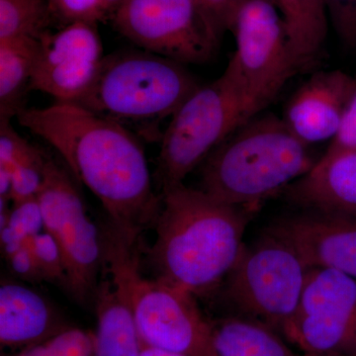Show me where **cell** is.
<instances>
[{"label": "cell", "instance_id": "cell-20", "mask_svg": "<svg viewBox=\"0 0 356 356\" xmlns=\"http://www.w3.org/2000/svg\"><path fill=\"white\" fill-rule=\"evenodd\" d=\"M39 51V40H0V117L17 116L31 79Z\"/></svg>", "mask_w": 356, "mask_h": 356}, {"label": "cell", "instance_id": "cell-18", "mask_svg": "<svg viewBox=\"0 0 356 356\" xmlns=\"http://www.w3.org/2000/svg\"><path fill=\"white\" fill-rule=\"evenodd\" d=\"M211 324L215 356H298L275 330L252 318L238 315Z\"/></svg>", "mask_w": 356, "mask_h": 356}, {"label": "cell", "instance_id": "cell-16", "mask_svg": "<svg viewBox=\"0 0 356 356\" xmlns=\"http://www.w3.org/2000/svg\"><path fill=\"white\" fill-rule=\"evenodd\" d=\"M58 312L32 288L2 281L0 286V344L23 350L67 329Z\"/></svg>", "mask_w": 356, "mask_h": 356}, {"label": "cell", "instance_id": "cell-27", "mask_svg": "<svg viewBox=\"0 0 356 356\" xmlns=\"http://www.w3.org/2000/svg\"><path fill=\"white\" fill-rule=\"evenodd\" d=\"M327 16L337 36L350 50H356V0H325Z\"/></svg>", "mask_w": 356, "mask_h": 356}, {"label": "cell", "instance_id": "cell-6", "mask_svg": "<svg viewBox=\"0 0 356 356\" xmlns=\"http://www.w3.org/2000/svg\"><path fill=\"white\" fill-rule=\"evenodd\" d=\"M248 120L242 91L226 70L194 91L172 115L161 139L156 175L161 191L184 184L192 170Z\"/></svg>", "mask_w": 356, "mask_h": 356}, {"label": "cell", "instance_id": "cell-13", "mask_svg": "<svg viewBox=\"0 0 356 356\" xmlns=\"http://www.w3.org/2000/svg\"><path fill=\"white\" fill-rule=\"evenodd\" d=\"M264 233L290 245L309 268L356 280V218L301 209L274 220Z\"/></svg>", "mask_w": 356, "mask_h": 356}, {"label": "cell", "instance_id": "cell-22", "mask_svg": "<svg viewBox=\"0 0 356 356\" xmlns=\"http://www.w3.org/2000/svg\"><path fill=\"white\" fill-rule=\"evenodd\" d=\"M11 204L13 207L8 213L0 218L3 255L44 231L43 214L37 197Z\"/></svg>", "mask_w": 356, "mask_h": 356}, {"label": "cell", "instance_id": "cell-10", "mask_svg": "<svg viewBox=\"0 0 356 356\" xmlns=\"http://www.w3.org/2000/svg\"><path fill=\"white\" fill-rule=\"evenodd\" d=\"M111 19L140 50L181 65L210 60L222 37L194 0H123Z\"/></svg>", "mask_w": 356, "mask_h": 356}, {"label": "cell", "instance_id": "cell-8", "mask_svg": "<svg viewBox=\"0 0 356 356\" xmlns=\"http://www.w3.org/2000/svg\"><path fill=\"white\" fill-rule=\"evenodd\" d=\"M232 32L236 50L225 70L242 91L252 119L270 104L301 70L275 0H245Z\"/></svg>", "mask_w": 356, "mask_h": 356}, {"label": "cell", "instance_id": "cell-9", "mask_svg": "<svg viewBox=\"0 0 356 356\" xmlns=\"http://www.w3.org/2000/svg\"><path fill=\"white\" fill-rule=\"evenodd\" d=\"M37 200L44 231L53 236L64 259L65 288L79 303L93 300L104 259L102 233L88 216L67 170L47 156Z\"/></svg>", "mask_w": 356, "mask_h": 356}, {"label": "cell", "instance_id": "cell-5", "mask_svg": "<svg viewBox=\"0 0 356 356\" xmlns=\"http://www.w3.org/2000/svg\"><path fill=\"white\" fill-rule=\"evenodd\" d=\"M199 88L184 65L126 51L104 58L95 83L76 104L121 124L144 123L172 117Z\"/></svg>", "mask_w": 356, "mask_h": 356}, {"label": "cell", "instance_id": "cell-24", "mask_svg": "<svg viewBox=\"0 0 356 356\" xmlns=\"http://www.w3.org/2000/svg\"><path fill=\"white\" fill-rule=\"evenodd\" d=\"M44 163L46 156L34 147L29 154L19 159L11 170H0L10 175L11 203L37 197L43 182Z\"/></svg>", "mask_w": 356, "mask_h": 356}, {"label": "cell", "instance_id": "cell-26", "mask_svg": "<svg viewBox=\"0 0 356 356\" xmlns=\"http://www.w3.org/2000/svg\"><path fill=\"white\" fill-rule=\"evenodd\" d=\"M54 16L65 22L95 23L111 17L104 0H48Z\"/></svg>", "mask_w": 356, "mask_h": 356}, {"label": "cell", "instance_id": "cell-14", "mask_svg": "<svg viewBox=\"0 0 356 356\" xmlns=\"http://www.w3.org/2000/svg\"><path fill=\"white\" fill-rule=\"evenodd\" d=\"M355 86L356 79L341 70L318 72L290 98L283 120L309 146L332 140Z\"/></svg>", "mask_w": 356, "mask_h": 356}, {"label": "cell", "instance_id": "cell-1", "mask_svg": "<svg viewBox=\"0 0 356 356\" xmlns=\"http://www.w3.org/2000/svg\"><path fill=\"white\" fill-rule=\"evenodd\" d=\"M16 118L58 152L70 172L102 202L109 224L139 245L161 206L139 140L123 124L76 103L24 108Z\"/></svg>", "mask_w": 356, "mask_h": 356}, {"label": "cell", "instance_id": "cell-25", "mask_svg": "<svg viewBox=\"0 0 356 356\" xmlns=\"http://www.w3.org/2000/svg\"><path fill=\"white\" fill-rule=\"evenodd\" d=\"M33 254L36 259L44 281L67 285V271L60 248L53 236L44 231L30 242Z\"/></svg>", "mask_w": 356, "mask_h": 356}, {"label": "cell", "instance_id": "cell-3", "mask_svg": "<svg viewBox=\"0 0 356 356\" xmlns=\"http://www.w3.org/2000/svg\"><path fill=\"white\" fill-rule=\"evenodd\" d=\"M317 161L283 118L257 115L204 161L200 189L222 202L259 211Z\"/></svg>", "mask_w": 356, "mask_h": 356}, {"label": "cell", "instance_id": "cell-12", "mask_svg": "<svg viewBox=\"0 0 356 356\" xmlns=\"http://www.w3.org/2000/svg\"><path fill=\"white\" fill-rule=\"evenodd\" d=\"M104 58L97 24L67 23L39 39L30 88L57 102H79L95 83Z\"/></svg>", "mask_w": 356, "mask_h": 356}, {"label": "cell", "instance_id": "cell-21", "mask_svg": "<svg viewBox=\"0 0 356 356\" xmlns=\"http://www.w3.org/2000/svg\"><path fill=\"white\" fill-rule=\"evenodd\" d=\"M54 17L48 0H0V40H39Z\"/></svg>", "mask_w": 356, "mask_h": 356}, {"label": "cell", "instance_id": "cell-23", "mask_svg": "<svg viewBox=\"0 0 356 356\" xmlns=\"http://www.w3.org/2000/svg\"><path fill=\"white\" fill-rule=\"evenodd\" d=\"M95 334L67 327L56 336L29 348L16 351L10 356H93Z\"/></svg>", "mask_w": 356, "mask_h": 356}, {"label": "cell", "instance_id": "cell-15", "mask_svg": "<svg viewBox=\"0 0 356 356\" xmlns=\"http://www.w3.org/2000/svg\"><path fill=\"white\" fill-rule=\"evenodd\" d=\"M283 194L302 210L356 218V151L322 156Z\"/></svg>", "mask_w": 356, "mask_h": 356}, {"label": "cell", "instance_id": "cell-33", "mask_svg": "<svg viewBox=\"0 0 356 356\" xmlns=\"http://www.w3.org/2000/svg\"><path fill=\"white\" fill-rule=\"evenodd\" d=\"M307 356H311V355H307Z\"/></svg>", "mask_w": 356, "mask_h": 356}, {"label": "cell", "instance_id": "cell-19", "mask_svg": "<svg viewBox=\"0 0 356 356\" xmlns=\"http://www.w3.org/2000/svg\"><path fill=\"white\" fill-rule=\"evenodd\" d=\"M300 70L321 55L327 34L325 0H275Z\"/></svg>", "mask_w": 356, "mask_h": 356}, {"label": "cell", "instance_id": "cell-11", "mask_svg": "<svg viewBox=\"0 0 356 356\" xmlns=\"http://www.w3.org/2000/svg\"><path fill=\"white\" fill-rule=\"evenodd\" d=\"M282 334L306 355H356L355 278L311 268L298 310Z\"/></svg>", "mask_w": 356, "mask_h": 356}, {"label": "cell", "instance_id": "cell-32", "mask_svg": "<svg viewBox=\"0 0 356 356\" xmlns=\"http://www.w3.org/2000/svg\"><path fill=\"white\" fill-rule=\"evenodd\" d=\"M104 1L107 8H108L110 14L112 15L115 9L117 8V6H118L123 0H104Z\"/></svg>", "mask_w": 356, "mask_h": 356}, {"label": "cell", "instance_id": "cell-17", "mask_svg": "<svg viewBox=\"0 0 356 356\" xmlns=\"http://www.w3.org/2000/svg\"><path fill=\"white\" fill-rule=\"evenodd\" d=\"M93 301L97 321L93 356H140L142 341L127 294L104 267Z\"/></svg>", "mask_w": 356, "mask_h": 356}, {"label": "cell", "instance_id": "cell-7", "mask_svg": "<svg viewBox=\"0 0 356 356\" xmlns=\"http://www.w3.org/2000/svg\"><path fill=\"white\" fill-rule=\"evenodd\" d=\"M310 269L290 245L264 233L243 247L222 297L238 316L282 332L298 310Z\"/></svg>", "mask_w": 356, "mask_h": 356}, {"label": "cell", "instance_id": "cell-4", "mask_svg": "<svg viewBox=\"0 0 356 356\" xmlns=\"http://www.w3.org/2000/svg\"><path fill=\"white\" fill-rule=\"evenodd\" d=\"M102 238L103 267L125 289L142 343L186 356H215L212 324L195 295L159 278L145 277L138 245L113 227L108 225Z\"/></svg>", "mask_w": 356, "mask_h": 356}, {"label": "cell", "instance_id": "cell-31", "mask_svg": "<svg viewBox=\"0 0 356 356\" xmlns=\"http://www.w3.org/2000/svg\"><path fill=\"white\" fill-rule=\"evenodd\" d=\"M140 356H186L181 353H173V351L161 350V348H154L142 343V350Z\"/></svg>", "mask_w": 356, "mask_h": 356}, {"label": "cell", "instance_id": "cell-29", "mask_svg": "<svg viewBox=\"0 0 356 356\" xmlns=\"http://www.w3.org/2000/svg\"><path fill=\"white\" fill-rule=\"evenodd\" d=\"M220 35L232 31L245 0H194Z\"/></svg>", "mask_w": 356, "mask_h": 356}, {"label": "cell", "instance_id": "cell-30", "mask_svg": "<svg viewBox=\"0 0 356 356\" xmlns=\"http://www.w3.org/2000/svg\"><path fill=\"white\" fill-rule=\"evenodd\" d=\"M30 242L23 243L13 252L4 254L3 257L10 267L11 271L17 277L27 282L38 283L44 281L43 276L37 266L36 259L30 247Z\"/></svg>", "mask_w": 356, "mask_h": 356}, {"label": "cell", "instance_id": "cell-28", "mask_svg": "<svg viewBox=\"0 0 356 356\" xmlns=\"http://www.w3.org/2000/svg\"><path fill=\"white\" fill-rule=\"evenodd\" d=\"M356 151V86L344 108L341 123L323 156Z\"/></svg>", "mask_w": 356, "mask_h": 356}, {"label": "cell", "instance_id": "cell-2", "mask_svg": "<svg viewBox=\"0 0 356 356\" xmlns=\"http://www.w3.org/2000/svg\"><path fill=\"white\" fill-rule=\"evenodd\" d=\"M257 210L217 200L184 184L163 191L149 250L154 277L206 296L221 287Z\"/></svg>", "mask_w": 356, "mask_h": 356}]
</instances>
